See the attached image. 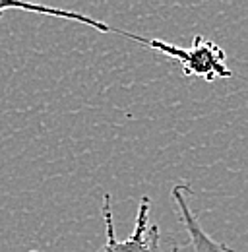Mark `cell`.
<instances>
[{"label": "cell", "mask_w": 248, "mask_h": 252, "mask_svg": "<svg viewBox=\"0 0 248 252\" xmlns=\"http://www.w3.org/2000/svg\"><path fill=\"white\" fill-rule=\"evenodd\" d=\"M146 47L167 59H173L183 68L186 78H202L204 82L233 78V70L227 66L225 51L204 35H196L190 47H179L163 39H148Z\"/></svg>", "instance_id": "6da1fadb"}, {"label": "cell", "mask_w": 248, "mask_h": 252, "mask_svg": "<svg viewBox=\"0 0 248 252\" xmlns=\"http://www.w3.org/2000/svg\"><path fill=\"white\" fill-rule=\"evenodd\" d=\"M101 214H103V223H105V243L99 249V252H163L161 251L159 225L150 223L152 204H150L148 196H144L140 200L132 233L126 239L117 237L115 221H113V206H111V196L109 194L103 196ZM169 252H179V249H171Z\"/></svg>", "instance_id": "7a4b0ae2"}, {"label": "cell", "mask_w": 248, "mask_h": 252, "mask_svg": "<svg viewBox=\"0 0 248 252\" xmlns=\"http://www.w3.org/2000/svg\"><path fill=\"white\" fill-rule=\"evenodd\" d=\"M190 189L185 185H177L171 190V198L177 206L181 223L185 225V231L188 235L192 252H235L229 245L219 243L216 239H212L206 229L202 227V223L198 220V216L194 214V210L190 208Z\"/></svg>", "instance_id": "3957f363"}, {"label": "cell", "mask_w": 248, "mask_h": 252, "mask_svg": "<svg viewBox=\"0 0 248 252\" xmlns=\"http://www.w3.org/2000/svg\"><path fill=\"white\" fill-rule=\"evenodd\" d=\"M8 10H22V12H33V14H43V16H53V18H59V20H68V22H74V24H84L88 28H93L101 33H119L130 41H136V43H142L146 45L148 39L146 37H140L136 33L123 32V30H117V28H111L109 24L101 22V20H95L88 14H80V12H74V10H66V8H55V6H43V4H30V2H18V0H0V16Z\"/></svg>", "instance_id": "277c9868"}]
</instances>
